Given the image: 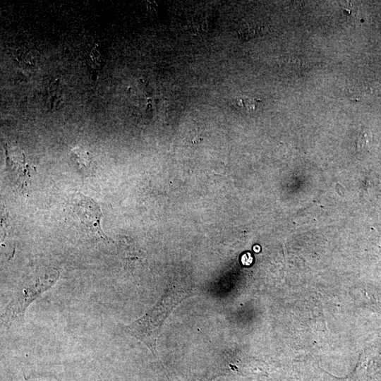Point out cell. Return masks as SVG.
I'll use <instances>...</instances> for the list:
<instances>
[{
  "mask_svg": "<svg viewBox=\"0 0 381 381\" xmlns=\"http://www.w3.org/2000/svg\"><path fill=\"white\" fill-rule=\"evenodd\" d=\"M373 143V134L370 131H364L360 133L356 142V148L358 151H365L368 150Z\"/></svg>",
  "mask_w": 381,
  "mask_h": 381,
  "instance_id": "8992f818",
  "label": "cell"
},
{
  "mask_svg": "<svg viewBox=\"0 0 381 381\" xmlns=\"http://www.w3.org/2000/svg\"><path fill=\"white\" fill-rule=\"evenodd\" d=\"M257 102V99L252 97L238 96L232 99L231 104L242 111H252L255 109Z\"/></svg>",
  "mask_w": 381,
  "mask_h": 381,
  "instance_id": "5b68a950",
  "label": "cell"
},
{
  "mask_svg": "<svg viewBox=\"0 0 381 381\" xmlns=\"http://www.w3.org/2000/svg\"><path fill=\"white\" fill-rule=\"evenodd\" d=\"M186 295V291H166L146 314L125 327V332L142 341L156 354L158 336L165 320Z\"/></svg>",
  "mask_w": 381,
  "mask_h": 381,
  "instance_id": "6da1fadb",
  "label": "cell"
},
{
  "mask_svg": "<svg viewBox=\"0 0 381 381\" xmlns=\"http://www.w3.org/2000/svg\"><path fill=\"white\" fill-rule=\"evenodd\" d=\"M71 157L78 169L82 173L89 174L92 171V163L88 152L82 147H75L71 150Z\"/></svg>",
  "mask_w": 381,
  "mask_h": 381,
  "instance_id": "277c9868",
  "label": "cell"
},
{
  "mask_svg": "<svg viewBox=\"0 0 381 381\" xmlns=\"http://www.w3.org/2000/svg\"><path fill=\"white\" fill-rule=\"evenodd\" d=\"M59 272L56 269L46 270L42 274L29 280L15 291L4 308L2 320L10 325L24 321L27 308L35 299L47 291L57 281Z\"/></svg>",
  "mask_w": 381,
  "mask_h": 381,
  "instance_id": "7a4b0ae2",
  "label": "cell"
},
{
  "mask_svg": "<svg viewBox=\"0 0 381 381\" xmlns=\"http://www.w3.org/2000/svg\"><path fill=\"white\" fill-rule=\"evenodd\" d=\"M74 210L89 231L102 239H107L100 225L102 212L93 200L81 195L75 204Z\"/></svg>",
  "mask_w": 381,
  "mask_h": 381,
  "instance_id": "3957f363",
  "label": "cell"
},
{
  "mask_svg": "<svg viewBox=\"0 0 381 381\" xmlns=\"http://www.w3.org/2000/svg\"><path fill=\"white\" fill-rule=\"evenodd\" d=\"M241 262L245 265H250L253 262V258L250 253H245L241 258Z\"/></svg>",
  "mask_w": 381,
  "mask_h": 381,
  "instance_id": "52a82bcc",
  "label": "cell"
}]
</instances>
